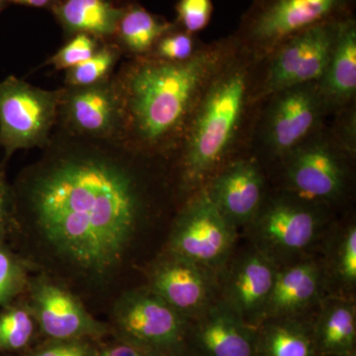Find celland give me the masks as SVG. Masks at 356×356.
I'll use <instances>...</instances> for the list:
<instances>
[{
    "mask_svg": "<svg viewBox=\"0 0 356 356\" xmlns=\"http://www.w3.org/2000/svg\"><path fill=\"white\" fill-rule=\"evenodd\" d=\"M331 117L318 81L283 89L259 102L248 153L266 168L321 130Z\"/></svg>",
    "mask_w": 356,
    "mask_h": 356,
    "instance_id": "cell-5",
    "label": "cell"
},
{
    "mask_svg": "<svg viewBox=\"0 0 356 356\" xmlns=\"http://www.w3.org/2000/svg\"><path fill=\"white\" fill-rule=\"evenodd\" d=\"M343 20L327 21L308 28L259 60L255 102H261L283 89L320 81L329 64Z\"/></svg>",
    "mask_w": 356,
    "mask_h": 356,
    "instance_id": "cell-10",
    "label": "cell"
},
{
    "mask_svg": "<svg viewBox=\"0 0 356 356\" xmlns=\"http://www.w3.org/2000/svg\"><path fill=\"white\" fill-rule=\"evenodd\" d=\"M112 337V336H111ZM100 356H152L132 344L112 337L100 341Z\"/></svg>",
    "mask_w": 356,
    "mask_h": 356,
    "instance_id": "cell-33",
    "label": "cell"
},
{
    "mask_svg": "<svg viewBox=\"0 0 356 356\" xmlns=\"http://www.w3.org/2000/svg\"><path fill=\"white\" fill-rule=\"evenodd\" d=\"M343 356H356V350L351 351V353H348V355Z\"/></svg>",
    "mask_w": 356,
    "mask_h": 356,
    "instance_id": "cell-36",
    "label": "cell"
},
{
    "mask_svg": "<svg viewBox=\"0 0 356 356\" xmlns=\"http://www.w3.org/2000/svg\"><path fill=\"white\" fill-rule=\"evenodd\" d=\"M351 153L331 123L287 154L277 165V191L331 208L350 197L353 184Z\"/></svg>",
    "mask_w": 356,
    "mask_h": 356,
    "instance_id": "cell-4",
    "label": "cell"
},
{
    "mask_svg": "<svg viewBox=\"0 0 356 356\" xmlns=\"http://www.w3.org/2000/svg\"><path fill=\"white\" fill-rule=\"evenodd\" d=\"M6 161H0V241L8 242L14 221L13 182L6 177Z\"/></svg>",
    "mask_w": 356,
    "mask_h": 356,
    "instance_id": "cell-32",
    "label": "cell"
},
{
    "mask_svg": "<svg viewBox=\"0 0 356 356\" xmlns=\"http://www.w3.org/2000/svg\"><path fill=\"white\" fill-rule=\"evenodd\" d=\"M188 350L195 356H257L255 329L217 298L191 321Z\"/></svg>",
    "mask_w": 356,
    "mask_h": 356,
    "instance_id": "cell-17",
    "label": "cell"
},
{
    "mask_svg": "<svg viewBox=\"0 0 356 356\" xmlns=\"http://www.w3.org/2000/svg\"><path fill=\"white\" fill-rule=\"evenodd\" d=\"M7 4L8 3H7L6 0H0V13L6 8Z\"/></svg>",
    "mask_w": 356,
    "mask_h": 356,
    "instance_id": "cell-35",
    "label": "cell"
},
{
    "mask_svg": "<svg viewBox=\"0 0 356 356\" xmlns=\"http://www.w3.org/2000/svg\"><path fill=\"white\" fill-rule=\"evenodd\" d=\"M124 8L112 0H60L51 11L67 36L86 34L105 42L113 40Z\"/></svg>",
    "mask_w": 356,
    "mask_h": 356,
    "instance_id": "cell-22",
    "label": "cell"
},
{
    "mask_svg": "<svg viewBox=\"0 0 356 356\" xmlns=\"http://www.w3.org/2000/svg\"><path fill=\"white\" fill-rule=\"evenodd\" d=\"M329 209L277 191L266 200L245 228L252 245L277 267L308 257L329 229Z\"/></svg>",
    "mask_w": 356,
    "mask_h": 356,
    "instance_id": "cell-6",
    "label": "cell"
},
{
    "mask_svg": "<svg viewBox=\"0 0 356 356\" xmlns=\"http://www.w3.org/2000/svg\"><path fill=\"white\" fill-rule=\"evenodd\" d=\"M355 0H254L233 37L262 60L283 42L313 26L355 15Z\"/></svg>",
    "mask_w": 356,
    "mask_h": 356,
    "instance_id": "cell-8",
    "label": "cell"
},
{
    "mask_svg": "<svg viewBox=\"0 0 356 356\" xmlns=\"http://www.w3.org/2000/svg\"><path fill=\"white\" fill-rule=\"evenodd\" d=\"M304 315L268 318L255 327L257 356H321Z\"/></svg>",
    "mask_w": 356,
    "mask_h": 356,
    "instance_id": "cell-23",
    "label": "cell"
},
{
    "mask_svg": "<svg viewBox=\"0 0 356 356\" xmlns=\"http://www.w3.org/2000/svg\"><path fill=\"white\" fill-rule=\"evenodd\" d=\"M318 86L331 116L356 104L355 15L341 21L334 51Z\"/></svg>",
    "mask_w": 356,
    "mask_h": 356,
    "instance_id": "cell-19",
    "label": "cell"
},
{
    "mask_svg": "<svg viewBox=\"0 0 356 356\" xmlns=\"http://www.w3.org/2000/svg\"><path fill=\"white\" fill-rule=\"evenodd\" d=\"M144 284L191 322L218 298L216 273L163 250L147 264Z\"/></svg>",
    "mask_w": 356,
    "mask_h": 356,
    "instance_id": "cell-15",
    "label": "cell"
},
{
    "mask_svg": "<svg viewBox=\"0 0 356 356\" xmlns=\"http://www.w3.org/2000/svg\"><path fill=\"white\" fill-rule=\"evenodd\" d=\"M102 43L99 40L89 35H74L63 48H60L55 55L51 56L48 63L57 70L72 69L88 60Z\"/></svg>",
    "mask_w": 356,
    "mask_h": 356,
    "instance_id": "cell-30",
    "label": "cell"
},
{
    "mask_svg": "<svg viewBox=\"0 0 356 356\" xmlns=\"http://www.w3.org/2000/svg\"><path fill=\"white\" fill-rule=\"evenodd\" d=\"M236 48L229 35L203 43L184 62L128 58L113 74L125 122L124 142L170 161L208 83Z\"/></svg>",
    "mask_w": 356,
    "mask_h": 356,
    "instance_id": "cell-2",
    "label": "cell"
},
{
    "mask_svg": "<svg viewBox=\"0 0 356 356\" xmlns=\"http://www.w3.org/2000/svg\"><path fill=\"white\" fill-rule=\"evenodd\" d=\"M124 57L114 41H105L86 62L65 70V86H86L107 81L114 74V69Z\"/></svg>",
    "mask_w": 356,
    "mask_h": 356,
    "instance_id": "cell-26",
    "label": "cell"
},
{
    "mask_svg": "<svg viewBox=\"0 0 356 356\" xmlns=\"http://www.w3.org/2000/svg\"><path fill=\"white\" fill-rule=\"evenodd\" d=\"M266 168L245 153L229 161L203 187L215 207L236 229L247 228L267 195Z\"/></svg>",
    "mask_w": 356,
    "mask_h": 356,
    "instance_id": "cell-16",
    "label": "cell"
},
{
    "mask_svg": "<svg viewBox=\"0 0 356 356\" xmlns=\"http://www.w3.org/2000/svg\"><path fill=\"white\" fill-rule=\"evenodd\" d=\"M161 16L147 11L138 3L125 6L112 41L128 58H146L159 40L175 27Z\"/></svg>",
    "mask_w": 356,
    "mask_h": 356,
    "instance_id": "cell-24",
    "label": "cell"
},
{
    "mask_svg": "<svg viewBox=\"0 0 356 356\" xmlns=\"http://www.w3.org/2000/svg\"><path fill=\"white\" fill-rule=\"evenodd\" d=\"M39 341L38 324L25 295L0 310V356H21Z\"/></svg>",
    "mask_w": 356,
    "mask_h": 356,
    "instance_id": "cell-25",
    "label": "cell"
},
{
    "mask_svg": "<svg viewBox=\"0 0 356 356\" xmlns=\"http://www.w3.org/2000/svg\"><path fill=\"white\" fill-rule=\"evenodd\" d=\"M33 273L24 257L7 241H0V308L25 295Z\"/></svg>",
    "mask_w": 356,
    "mask_h": 356,
    "instance_id": "cell-27",
    "label": "cell"
},
{
    "mask_svg": "<svg viewBox=\"0 0 356 356\" xmlns=\"http://www.w3.org/2000/svg\"><path fill=\"white\" fill-rule=\"evenodd\" d=\"M175 24L196 35L209 25L213 13L212 0H178Z\"/></svg>",
    "mask_w": 356,
    "mask_h": 356,
    "instance_id": "cell-31",
    "label": "cell"
},
{
    "mask_svg": "<svg viewBox=\"0 0 356 356\" xmlns=\"http://www.w3.org/2000/svg\"><path fill=\"white\" fill-rule=\"evenodd\" d=\"M8 243L31 266L69 287L93 314L137 287L147 243L179 206L170 163L124 140L55 129L34 163L13 182Z\"/></svg>",
    "mask_w": 356,
    "mask_h": 356,
    "instance_id": "cell-1",
    "label": "cell"
},
{
    "mask_svg": "<svg viewBox=\"0 0 356 356\" xmlns=\"http://www.w3.org/2000/svg\"><path fill=\"white\" fill-rule=\"evenodd\" d=\"M7 3L19 4L30 7H36V8H53L60 0H6Z\"/></svg>",
    "mask_w": 356,
    "mask_h": 356,
    "instance_id": "cell-34",
    "label": "cell"
},
{
    "mask_svg": "<svg viewBox=\"0 0 356 356\" xmlns=\"http://www.w3.org/2000/svg\"><path fill=\"white\" fill-rule=\"evenodd\" d=\"M111 336L152 356H185L191 321L146 285L131 288L107 312Z\"/></svg>",
    "mask_w": 356,
    "mask_h": 356,
    "instance_id": "cell-7",
    "label": "cell"
},
{
    "mask_svg": "<svg viewBox=\"0 0 356 356\" xmlns=\"http://www.w3.org/2000/svg\"><path fill=\"white\" fill-rule=\"evenodd\" d=\"M327 295L355 298L356 288V224L355 220L327 229L323 238Z\"/></svg>",
    "mask_w": 356,
    "mask_h": 356,
    "instance_id": "cell-20",
    "label": "cell"
},
{
    "mask_svg": "<svg viewBox=\"0 0 356 356\" xmlns=\"http://www.w3.org/2000/svg\"><path fill=\"white\" fill-rule=\"evenodd\" d=\"M60 89L48 90L14 76L0 81V147L3 161L21 149H43L57 123Z\"/></svg>",
    "mask_w": 356,
    "mask_h": 356,
    "instance_id": "cell-11",
    "label": "cell"
},
{
    "mask_svg": "<svg viewBox=\"0 0 356 356\" xmlns=\"http://www.w3.org/2000/svg\"><path fill=\"white\" fill-rule=\"evenodd\" d=\"M259 65L238 44L208 83L168 161L179 205L229 161L248 153L259 106Z\"/></svg>",
    "mask_w": 356,
    "mask_h": 356,
    "instance_id": "cell-3",
    "label": "cell"
},
{
    "mask_svg": "<svg viewBox=\"0 0 356 356\" xmlns=\"http://www.w3.org/2000/svg\"><path fill=\"white\" fill-rule=\"evenodd\" d=\"M327 296L320 259L303 257L278 267L266 318L304 315Z\"/></svg>",
    "mask_w": 356,
    "mask_h": 356,
    "instance_id": "cell-18",
    "label": "cell"
},
{
    "mask_svg": "<svg viewBox=\"0 0 356 356\" xmlns=\"http://www.w3.org/2000/svg\"><path fill=\"white\" fill-rule=\"evenodd\" d=\"M313 332L321 356H343L355 350V298L325 296L318 305Z\"/></svg>",
    "mask_w": 356,
    "mask_h": 356,
    "instance_id": "cell-21",
    "label": "cell"
},
{
    "mask_svg": "<svg viewBox=\"0 0 356 356\" xmlns=\"http://www.w3.org/2000/svg\"><path fill=\"white\" fill-rule=\"evenodd\" d=\"M100 341L88 339H41L21 356H100Z\"/></svg>",
    "mask_w": 356,
    "mask_h": 356,
    "instance_id": "cell-29",
    "label": "cell"
},
{
    "mask_svg": "<svg viewBox=\"0 0 356 356\" xmlns=\"http://www.w3.org/2000/svg\"><path fill=\"white\" fill-rule=\"evenodd\" d=\"M25 296L41 339L100 341L111 337L108 322L96 318L69 287L47 274L34 273L30 276Z\"/></svg>",
    "mask_w": 356,
    "mask_h": 356,
    "instance_id": "cell-12",
    "label": "cell"
},
{
    "mask_svg": "<svg viewBox=\"0 0 356 356\" xmlns=\"http://www.w3.org/2000/svg\"><path fill=\"white\" fill-rule=\"evenodd\" d=\"M236 233L202 188L178 206L161 250L217 273L235 252Z\"/></svg>",
    "mask_w": 356,
    "mask_h": 356,
    "instance_id": "cell-9",
    "label": "cell"
},
{
    "mask_svg": "<svg viewBox=\"0 0 356 356\" xmlns=\"http://www.w3.org/2000/svg\"><path fill=\"white\" fill-rule=\"evenodd\" d=\"M202 44L203 42L199 41L196 35L184 31L175 25L172 30L159 40L153 51L146 58L168 62H184L191 58Z\"/></svg>",
    "mask_w": 356,
    "mask_h": 356,
    "instance_id": "cell-28",
    "label": "cell"
},
{
    "mask_svg": "<svg viewBox=\"0 0 356 356\" xmlns=\"http://www.w3.org/2000/svg\"><path fill=\"white\" fill-rule=\"evenodd\" d=\"M60 89L55 129L88 139L124 140L123 108L113 76L92 86Z\"/></svg>",
    "mask_w": 356,
    "mask_h": 356,
    "instance_id": "cell-13",
    "label": "cell"
},
{
    "mask_svg": "<svg viewBox=\"0 0 356 356\" xmlns=\"http://www.w3.org/2000/svg\"><path fill=\"white\" fill-rule=\"evenodd\" d=\"M277 269L252 243L235 250L216 273L218 299L255 329L266 318Z\"/></svg>",
    "mask_w": 356,
    "mask_h": 356,
    "instance_id": "cell-14",
    "label": "cell"
}]
</instances>
